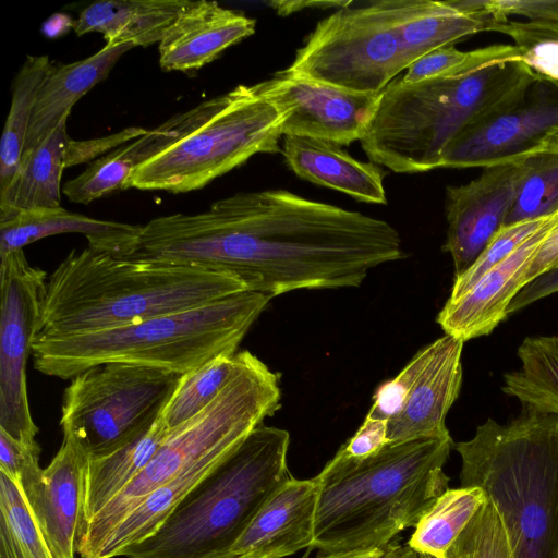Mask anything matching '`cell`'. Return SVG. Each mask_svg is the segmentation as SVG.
Wrapping results in <instances>:
<instances>
[{
	"label": "cell",
	"mask_w": 558,
	"mask_h": 558,
	"mask_svg": "<svg viewBox=\"0 0 558 558\" xmlns=\"http://www.w3.org/2000/svg\"><path fill=\"white\" fill-rule=\"evenodd\" d=\"M256 21L214 1H187L159 43L163 71H194L254 34Z\"/></svg>",
	"instance_id": "ffe728a7"
},
{
	"label": "cell",
	"mask_w": 558,
	"mask_h": 558,
	"mask_svg": "<svg viewBox=\"0 0 558 558\" xmlns=\"http://www.w3.org/2000/svg\"><path fill=\"white\" fill-rule=\"evenodd\" d=\"M206 111V101L173 116L145 135L122 145L93 161L81 174L62 186V193L75 204L87 205L124 185L146 160L169 147L195 126Z\"/></svg>",
	"instance_id": "7402d4cb"
},
{
	"label": "cell",
	"mask_w": 558,
	"mask_h": 558,
	"mask_svg": "<svg viewBox=\"0 0 558 558\" xmlns=\"http://www.w3.org/2000/svg\"><path fill=\"white\" fill-rule=\"evenodd\" d=\"M287 430L259 424L126 558H229L268 499L290 478Z\"/></svg>",
	"instance_id": "52a82bcc"
},
{
	"label": "cell",
	"mask_w": 558,
	"mask_h": 558,
	"mask_svg": "<svg viewBox=\"0 0 558 558\" xmlns=\"http://www.w3.org/2000/svg\"><path fill=\"white\" fill-rule=\"evenodd\" d=\"M380 558H423L421 554L407 544H389Z\"/></svg>",
	"instance_id": "ee69618b"
},
{
	"label": "cell",
	"mask_w": 558,
	"mask_h": 558,
	"mask_svg": "<svg viewBox=\"0 0 558 558\" xmlns=\"http://www.w3.org/2000/svg\"><path fill=\"white\" fill-rule=\"evenodd\" d=\"M258 84L286 113L283 136H306L338 145H348L365 135L381 97V92H351L287 69Z\"/></svg>",
	"instance_id": "9a60e30c"
},
{
	"label": "cell",
	"mask_w": 558,
	"mask_h": 558,
	"mask_svg": "<svg viewBox=\"0 0 558 558\" xmlns=\"http://www.w3.org/2000/svg\"><path fill=\"white\" fill-rule=\"evenodd\" d=\"M387 444V421L365 417L341 449L350 457L363 459L376 453Z\"/></svg>",
	"instance_id": "ab89813d"
},
{
	"label": "cell",
	"mask_w": 558,
	"mask_h": 558,
	"mask_svg": "<svg viewBox=\"0 0 558 558\" xmlns=\"http://www.w3.org/2000/svg\"><path fill=\"white\" fill-rule=\"evenodd\" d=\"M69 117L38 145L23 153L14 178L0 191V214L61 207Z\"/></svg>",
	"instance_id": "484cf974"
},
{
	"label": "cell",
	"mask_w": 558,
	"mask_h": 558,
	"mask_svg": "<svg viewBox=\"0 0 558 558\" xmlns=\"http://www.w3.org/2000/svg\"><path fill=\"white\" fill-rule=\"evenodd\" d=\"M423 558H435V557L423 555Z\"/></svg>",
	"instance_id": "c3c4849f"
},
{
	"label": "cell",
	"mask_w": 558,
	"mask_h": 558,
	"mask_svg": "<svg viewBox=\"0 0 558 558\" xmlns=\"http://www.w3.org/2000/svg\"><path fill=\"white\" fill-rule=\"evenodd\" d=\"M453 445L450 435L388 442L363 459L340 448L314 477L318 493L311 548L325 554L385 548L415 527L449 488L444 465Z\"/></svg>",
	"instance_id": "7a4b0ae2"
},
{
	"label": "cell",
	"mask_w": 558,
	"mask_h": 558,
	"mask_svg": "<svg viewBox=\"0 0 558 558\" xmlns=\"http://www.w3.org/2000/svg\"><path fill=\"white\" fill-rule=\"evenodd\" d=\"M493 31L512 38L522 61L542 81L558 92V24L536 21H497Z\"/></svg>",
	"instance_id": "836d02e7"
},
{
	"label": "cell",
	"mask_w": 558,
	"mask_h": 558,
	"mask_svg": "<svg viewBox=\"0 0 558 558\" xmlns=\"http://www.w3.org/2000/svg\"><path fill=\"white\" fill-rule=\"evenodd\" d=\"M132 48L130 45H105L86 59L53 65L37 95L24 151L38 145L69 117L75 102L104 81L118 60Z\"/></svg>",
	"instance_id": "cb8c5ba5"
},
{
	"label": "cell",
	"mask_w": 558,
	"mask_h": 558,
	"mask_svg": "<svg viewBox=\"0 0 558 558\" xmlns=\"http://www.w3.org/2000/svg\"><path fill=\"white\" fill-rule=\"evenodd\" d=\"M423 556V555H422Z\"/></svg>",
	"instance_id": "816d5d0a"
},
{
	"label": "cell",
	"mask_w": 558,
	"mask_h": 558,
	"mask_svg": "<svg viewBox=\"0 0 558 558\" xmlns=\"http://www.w3.org/2000/svg\"><path fill=\"white\" fill-rule=\"evenodd\" d=\"M269 300L244 291L119 328L73 336L37 335L32 347L34 368L61 379L108 363L183 375L215 357L235 354Z\"/></svg>",
	"instance_id": "8992f818"
},
{
	"label": "cell",
	"mask_w": 558,
	"mask_h": 558,
	"mask_svg": "<svg viewBox=\"0 0 558 558\" xmlns=\"http://www.w3.org/2000/svg\"><path fill=\"white\" fill-rule=\"evenodd\" d=\"M241 356L238 371L215 400L170 429L145 469L86 523L81 558H89L150 493L206 459L229 456L276 412L281 396L277 374L246 350Z\"/></svg>",
	"instance_id": "ba28073f"
},
{
	"label": "cell",
	"mask_w": 558,
	"mask_h": 558,
	"mask_svg": "<svg viewBox=\"0 0 558 558\" xmlns=\"http://www.w3.org/2000/svg\"><path fill=\"white\" fill-rule=\"evenodd\" d=\"M442 558H511L501 520L488 500Z\"/></svg>",
	"instance_id": "e575fe53"
},
{
	"label": "cell",
	"mask_w": 558,
	"mask_h": 558,
	"mask_svg": "<svg viewBox=\"0 0 558 558\" xmlns=\"http://www.w3.org/2000/svg\"><path fill=\"white\" fill-rule=\"evenodd\" d=\"M241 351L221 355L181 375L162 416L172 429L203 411L221 392L241 364Z\"/></svg>",
	"instance_id": "4dcf8cb0"
},
{
	"label": "cell",
	"mask_w": 558,
	"mask_h": 558,
	"mask_svg": "<svg viewBox=\"0 0 558 558\" xmlns=\"http://www.w3.org/2000/svg\"><path fill=\"white\" fill-rule=\"evenodd\" d=\"M169 430L161 413L124 446L102 458L89 460L85 487L84 527L107 502L145 469Z\"/></svg>",
	"instance_id": "4316f807"
},
{
	"label": "cell",
	"mask_w": 558,
	"mask_h": 558,
	"mask_svg": "<svg viewBox=\"0 0 558 558\" xmlns=\"http://www.w3.org/2000/svg\"><path fill=\"white\" fill-rule=\"evenodd\" d=\"M521 159L484 168L466 184L447 186V235L442 246L453 260L454 275L466 270L505 226L513 205Z\"/></svg>",
	"instance_id": "2e32d148"
},
{
	"label": "cell",
	"mask_w": 558,
	"mask_h": 558,
	"mask_svg": "<svg viewBox=\"0 0 558 558\" xmlns=\"http://www.w3.org/2000/svg\"><path fill=\"white\" fill-rule=\"evenodd\" d=\"M558 125V92L538 81L518 102L462 131L445 150L440 168H488L538 151Z\"/></svg>",
	"instance_id": "5bb4252c"
},
{
	"label": "cell",
	"mask_w": 558,
	"mask_h": 558,
	"mask_svg": "<svg viewBox=\"0 0 558 558\" xmlns=\"http://www.w3.org/2000/svg\"><path fill=\"white\" fill-rule=\"evenodd\" d=\"M556 341H557V344H558V337L556 336Z\"/></svg>",
	"instance_id": "681fc988"
},
{
	"label": "cell",
	"mask_w": 558,
	"mask_h": 558,
	"mask_svg": "<svg viewBox=\"0 0 558 558\" xmlns=\"http://www.w3.org/2000/svg\"><path fill=\"white\" fill-rule=\"evenodd\" d=\"M463 344L450 335L438 338L376 390L366 417L387 421L388 442L450 435L446 416L462 385Z\"/></svg>",
	"instance_id": "7c38bea8"
},
{
	"label": "cell",
	"mask_w": 558,
	"mask_h": 558,
	"mask_svg": "<svg viewBox=\"0 0 558 558\" xmlns=\"http://www.w3.org/2000/svg\"><path fill=\"white\" fill-rule=\"evenodd\" d=\"M551 217L553 216L545 219L504 226L476 260L462 274L454 276L448 299H456L463 294L482 275L513 253Z\"/></svg>",
	"instance_id": "d590c367"
},
{
	"label": "cell",
	"mask_w": 558,
	"mask_h": 558,
	"mask_svg": "<svg viewBox=\"0 0 558 558\" xmlns=\"http://www.w3.org/2000/svg\"><path fill=\"white\" fill-rule=\"evenodd\" d=\"M556 268H558V218L534 256L526 275V284Z\"/></svg>",
	"instance_id": "b9f144b4"
},
{
	"label": "cell",
	"mask_w": 558,
	"mask_h": 558,
	"mask_svg": "<svg viewBox=\"0 0 558 558\" xmlns=\"http://www.w3.org/2000/svg\"><path fill=\"white\" fill-rule=\"evenodd\" d=\"M189 0H99L73 21L77 36L97 32L106 45L159 44Z\"/></svg>",
	"instance_id": "d4e9b609"
},
{
	"label": "cell",
	"mask_w": 558,
	"mask_h": 558,
	"mask_svg": "<svg viewBox=\"0 0 558 558\" xmlns=\"http://www.w3.org/2000/svg\"><path fill=\"white\" fill-rule=\"evenodd\" d=\"M521 365L506 373L501 390L522 405L558 415V344L556 336L526 337L517 351Z\"/></svg>",
	"instance_id": "83f0119b"
},
{
	"label": "cell",
	"mask_w": 558,
	"mask_h": 558,
	"mask_svg": "<svg viewBox=\"0 0 558 558\" xmlns=\"http://www.w3.org/2000/svg\"><path fill=\"white\" fill-rule=\"evenodd\" d=\"M463 487L481 488L505 529L511 558H558V415L522 405L453 445Z\"/></svg>",
	"instance_id": "5b68a950"
},
{
	"label": "cell",
	"mask_w": 558,
	"mask_h": 558,
	"mask_svg": "<svg viewBox=\"0 0 558 558\" xmlns=\"http://www.w3.org/2000/svg\"><path fill=\"white\" fill-rule=\"evenodd\" d=\"M318 486L315 478H290L263 506L229 558H284L312 547Z\"/></svg>",
	"instance_id": "d6986e66"
},
{
	"label": "cell",
	"mask_w": 558,
	"mask_h": 558,
	"mask_svg": "<svg viewBox=\"0 0 558 558\" xmlns=\"http://www.w3.org/2000/svg\"><path fill=\"white\" fill-rule=\"evenodd\" d=\"M539 150L558 154V125L546 135Z\"/></svg>",
	"instance_id": "bcb514c9"
},
{
	"label": "cell",
	"mask_w": 558,
	"mask_h": 558,
	"mask_svg": "<svg viewBox=\"0 0 558 558\" xmlns=\"http://www.w3.org/2000/svg\"><path fill=\"white\" fill-rule=\"evenodd\" d=\"M52 66L48 56H27L14 80L0 144V191L9 185L19 169L35 101Z\"/></svg>",
	"instance_id": "f546056e"
},
{
	"label": "cell",
	"mask_w": 558,
	"mask_h": 558,
	"mask_svg": "<svg viewBox=\"0 0 558 558\" xmlns=\"http://www.w3.org/2000/svg\"><path fill=\"white\" fill-rule=\"evenodd\" d=\"M46 271L33 267L23 250L0 257V429L39 447L28 401L26 364L39 331Z\"/></svg>",
	"instance_id": "4fadbf2b"
},
{
	"label": "cell",
	"mask_w": 558,
	"mask_h": 558,
	"mask_svg": "<svg viewBox=\"0 0 558 558\" xmlns=\"http://www.w3.org/2000/svg\"><path fill=\"white\" fill-rule=\"evenodd\" d=\"M39 454L40 447L26 446L0 429V471L20 485L24 497L41 483L44 469L39 466Z\"/></svg>",
	"instance_id": "8d00e7d4"
},
{
	"label": "cell",
	"mask_w": 558,
	"mask_h": 558,
	"mask_svg": "<svg viewBox=\"0 0 558 558\" xmlns=\"http://www.w3.org/2000/svg\"><path fill=\"white\" fill-rule=\"evenodd\" d=\"M247 291L238 277L182 264L73 250L47 278L39 331L73 336L189 311Z\"/></svg>",
	"instance_id": "3957f363"
},
{
	"label": "cell",
	"mask_w": 558,
	"mask_h": 558,
	"mask_svg": "<svg viewBox=\"0 0 558 558\" xmlns=\"http://www.w3.org/2000/svg\"><path fill=\"white\" fill-rule=\"evenodd\" d=\"M400 16L401 0L352 1L316 25L287 70L351 92L380 93L410 65Z\"/></svg>",
	"instance_id": "30bf717a"
},
{
	"label": "cell",
	"mask_w": 558,
	"mask_h": 558,
	"mask_svg": "<svg viewBox=\"0 0 558 558\" xmlns=\"http://www.w3.org/2000/svg\"><path fill=\"white\" fill-rule=\"evenodd\" d=\"M141 232L142 226L90 218L62 206L0 214V257L62 233H81L89 248L129 257L136 251Z\"/></svg>",
	"instance_id": "44dd1931"
},
{
	"label": "cell",
	"mask_w": 558,
	"mask_h": 558,
	"mask_svg": "<svg viewBox=\"0 0 558 558\" xmlns=\"http://www.w3.org/2000/svg\"><path fill=\"white\" fill-rule=\"evenodd\" d=\"M149 130L141 126H130L113 134L90 140L69 138L64 167H74L105 156V153L112 151L130 141L145 135Z\"/></svg>",
	"instance_id": "74e56055"
},
{
	"label": "cell",
	"mask_w": 558,
	"mask_h": 558,
	"mask_svg": "<svg viewBox=\"0 0 558 558\" xmlns=\"http://www.w3.org/2000/svg\"><path fill=\"white\" fill-rule=\"evenodd\" d=\"M0 558H15L8 541L0 536Z\"/></svg>",
	"instance_id": "7dc6e473"
},
{
	"label": "cell",
	"mask_w": 558,
	"mask_h": 558,
	"mask_svg": "<svg viewBox=\"0 0 558 558\" xmlns=\"http://www.w3.org/2000/svg\"><path fill=\"white\" fill-rule=\"evenodd\" d=\"M486 501L481 488H448L420 519L408 545L421 555L442 558Z\"/></svg>",
	"instance_id": "f1b7e54d"
},
{
	"label": "cell",
	"mask_w": 558,
	"mask_h": 558,
	"mask_svg": "<svg viewBox=\"0 0 558 558\" xmlns=\"http://www.w3.org/2000/svg\"><path fill=\"white\" fill-rule=\"evenodd\" d=\"M0 535L15 558H56L20 485L0 471Z\"/></svg>",
	"instance_id": "d6a6232c"
},
{
	"label": "cell",
	"mask_w": 558,
	"mask_h": 558,
	"mask_svg": "<svg viewBox=\"0 0 558 558\" xmlns=\"http://www.w3.org/2000/svg\"><path fill=\"white\" fill-rule=\"evenodd\" d=\"M181 375L124 363L88 368L63 392L60 425L89 460L131 441L163 411Z\"/></svg>",
	"instance_id": "8fae6325"
},
{
	"label": "cell",
	"mask_w": 558,
	"mask_h": 558,
	"mask_svg": "<svg viewBox=\"0 0 558 558\" xmlns=\"http://www.w3.org/2000/svg\"><path fill=\"white\" fill-rule=\"evenodd\" d=\"M88 462L81 445L63 434L61 447L43 471L40 485L24 497L56 558H76L78 554Z\"/></svg>",
	"instance_id": "ac0fdd59"
},
{
	"label": "cell",
	"mask_w": 558,
	"mask_h": 558,
	"mask_svg": "<svg viewBox=\"0 0 558 558\" xmlns=\"http://www.w3.org/2000/svg\"><path fill=\"white\" fill-rule=\"evenodd\" d=\"M282 155L300 178L345 193L361 202L386 204L384 171L374 162H362L336 143L284 135Z\"/></svg>",
	"instance_id": "603a6c76"
},
{
	"label": "cell",
	"mask_w": 558,
	"mask_h": 558,
	"mask_svg": "<svg viewBox=\"0 0 558 558\" xmlns=\"http://www.w3.org/2000/svg\"><path fill=\"white\" fill-rule=\"evenodd\" d=\"M385 553V548L356 550L348 553L326 554L318 558H380Z\"/></svg>",
	"instance_id": "f6af8a7d"
},
{
	"label": "cell",
	"mask_w": 558,
	"mask_h": 558,
	"mask_svg": "<svg viewBox=\"0 0 558 558\" xmlns=\"http://www.w3.org/2000/svg\"><path fill=\"white\" fill-rule=\"evenodd\" d=\"M236 558H250V557H236Z\"/></svg>",
	"instance_id": "f907efd6"
},
{
	"label": "cell",
	"mask_w": 558,
	"mask_h": 558,
	"mask_svg": "<svg viewBox=\"0 0 558 558\" xmlns=\"http://www.w3.org/2000/svg\"><path fill=\"white\" fill-rule=\"evenodd\" d=\"M482 4L498 21L515 15L525 21L558 24V0H482Z\"/></svg>",
	"instance_id": "f35d334b"
},
{
	"label": "cell",
	"mask_w": 558,
	"mask_h": 558,
	"mask_svg": "<svg viewBox=\"0 0 558 558\" xmlns=\"http://www.w3.org/2000/svg\"><path fill=\"white\" fill-rule=\"evenodd\" d=\"M538 81L522 60L414 84L395 80L381 92L361 146L374 163L393 172L440 168L462 131L518 102Z\"/></svg>",
	"instance_id": "277c9868"
},
{
	"label": "cell",
	"mask_w": 558,
	"mask_h": 558,
	"mask_svg": "<svg viewBox=\"0 0 558 558\" xmlns=\"http://www.w3.org/2000/svg\"><path fill=\"white\" fill-rule=\"evenodd\" d=\"M352 1L350 0H336V1H315V0H283V1H270L268 4L276 10L279 15L286 16L294 12L304 10L306 8L312 9H341L349 5Z\"/></svg>",
	"instance_id": "7bdbcfd3"
},
{
	"label": "cell",
	"mask_w": 558,
	"mask_h": 558,
	"mask_svg": "<svg viewBox=\"0 0 558 558\" xmlns=\"http://www.w3.org/2000/svg\"><path fill=\"white\" fill-rule=\"evenodd\" d=\"M557 218L558 213L463 294L447 300L436 318L445 335L465 342L489 335L508 318V307L526 286L529 268Z\"/></svg>",
	"instance_id": "e0dca14e"
},
{
	"label": "cell",
	"mask_w": 558,
	"mask_h": 558,
	"mask_svg": "<svg viewBox=\"0 0 558 558\" xmlns=\"http://www.w3.org/2000/svg\"><path fill=\"white\" fill-rule=\"evenodd\" d=\"M134 259L231 274L269 299L303 289L354 288L404 257L398 231L359 211L286 190L236 193L207 211L142 226Z\"/></svg>",
	"instance_id": "6da1fadb"
},
{
	"label": "cell",
	"mask_w": 558,
	"mask_h": 558,
	"mask_svg": "<svg viewBox=\"0 0 558 558\" xmlns=\"http://www.w3.org/2000/svg\"><path fill=\"white\" fill-rule=\"evenodd\" d=\"M286 113L259 84L238 85L206 100L201 121L142 163L125 189L186 193L241 166L255 154L278 153Z\"/></svg>",
	"instance_id": "9c48e42d"
},
{
	"label": "cell",
	"mask_w": 558,
	"mask_h": 558,
	"mask_svg": "<svg viewBox=\"0 0 558 558\" xmlns=\"http://www.w3.org/2000/svg\"><path fill=\"white\" fill-rule=\"evenodd\" d=\"M558 213V154L535 151L521 159V172L505 226Z\"/></svg>",
	"instance_id": "1f68e13d"
},
{
	"label": "cell",
	"mask_w": 558,
	"mask_h": 558,
	"mask_svg": "<svg viewBox=\"0 0 558 558\" xmlns=\"http://www.w3.org/2000/svg\"><path fill=\"white\" fill-rule=\"evenodd\" d=\"M558 292V268L547 271L527 283L511 301L508 315Z\"/></svg>",
	"instance_id": "60d3db41"
}]
</instances>
